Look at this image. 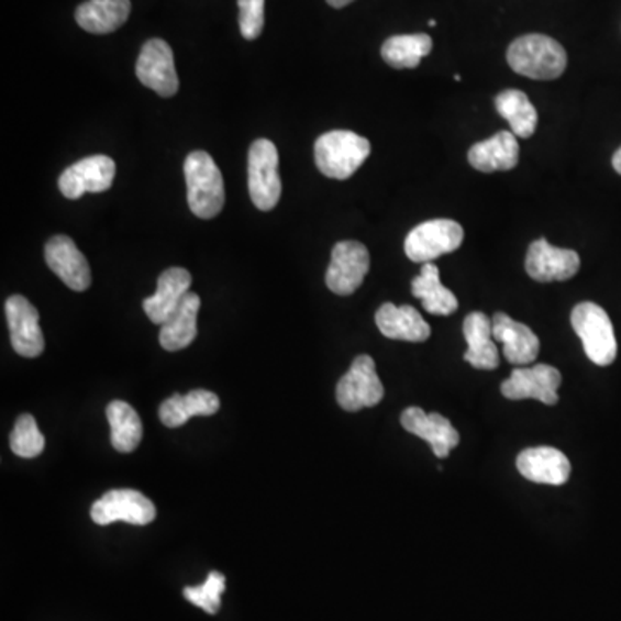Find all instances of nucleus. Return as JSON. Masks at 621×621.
<instances>
[{"label":"nucleus","mask_w":621,"mask_h":621,"mask_svg":"<svg viewBox=\"0 0 621 621\" xmlns=\"http://www.w3.org/2000/svg\"><path fill=\"white\" fill-rule=\"evenodd\" d=\"M190 211L201 220H211L225 206V181L213 157L204 151H193L184 165Z\"/></svg>","instance_id":"2"},{"label":"nucleus","mask_w":621,"mask_h":621,"mask_svg":"<svg viewBox=\"0 0 621 621\" xmlns=\"http://www.w3.org/2000/svg\"><path fill=\"white\" fill-rule=\"evenodd\" d=\"M220 409V397L209 390H192L187 396L166 399L159 408V418L168 429H178L193 417H211Z\"/></svg>","instance_id":"24"},{"label":"nucleus","mask_w":621,"mask_h":621,"mask_svg":"<svg viewBox=\"0 0 621 621\" xmlns=\"http://www.w3.org/2000/svg\"><path fill=\"white\" fill-rule=\"evenodd\" d=\"M468 351L465 362L477 369H496L499 366V351L492 341V321L484 313H469L463 323Z\"/></svg>","instance_id":"25"},{"label":"nucleus","mask_w":621,"mask_h":621,"mask_svg":"<svg viewBox=\"0 0 621 621\" xmlns=\"http://www.w3.org/2000/svg\"><path fill=\"white\" fill-rule=\"evenodd\" d=\"M135 73L144 87L160 97H173L180 87L171 47L160 38L145 42L141 56L136 59Z\"/></svg>","instance_id":"9"},{"label":"nucleus","mask_w":621,"mask_h":621,"mask_svg":"<svg viewBox=\"0 0 621 621\" xmlns=\"http://www.w3.org/2000/svg\"><path fill=\"white\" fill-rule=\"evenodd\" d=\"M45 447V439L42 435L35 418L32 414H21L16 425L11 433V451L20 457L41 456Z\"/></svg>","instance_id":"30"},{"label":"nucleus","mask_w":621,"mask_h":621,"mask_svg":"<svg viewBox=\"0 0 621 621\" xmlns=\"http://www.w3.org/2000/svg\"><path fill=\"white\" fill-rule=\"evenodd\" d=\"M9 332H11L12 350L23 357H36L44 353L45 341L38 311L23 296H12L5 301Z\"/></svg>","instance_id":"14"},{"label":"nucleus","mask_w":621,"mask_h":621,"mask_svg":"<svg viewBox=\"0 0 621 621\" xmlns=\"http://www.w3.org/2000/svg\"><path fill=\"white\" fill-rule=\"evenodd\" d=\"M496 109L508 121L511 132L520 138H530L537 130V109L533 108L525 92L504 90L496 97Z\"/></svg>","instance_id":"28"},{"label":"nucleus","mask_w":621,"mask_h":621,"mask_svg":"<svg viewBox=\"0 0 621 621\" xmlns=\"http://www.w3.org/2000/svg\"><path fill=\"white\" fill-rule=\"evenodd\" d=\"M508 63L521 77L556 80L565 73L568 56L563 45L551 36L530 33L509 45Z\"/></svg>","instance_id":"1"},{"label":"nucleus","mask_w":621,"mask_h":621,"mask_svg":"<svg viewBox=\"0 0 621 621\" xmlns=\"http://www.w3.org/2000/svg\"><path fill=\"white\" fill-rule=\"evenodd\" d=\"M239 24L247 41H256L265 29V0H239Z\"/></svg>","instance_id":"32"},{"label":"nucleus","mask_w":621,"mask_h":621,"mask_svg":"<svg viewBox=\"0 0 621 621\" xmlns=\"http://www.w3.org/2000/svg\"><path fill=\"white\" fill-rule=\"evenodd\" d=\"M432 36L426 33L393 35L381 45V57L396 69H413L432 53Z\"/></svg>","instance_id":"27"},{"label":"nucleus","mask_w":621,"mask_h":621,"mask_svg":"<svg viewBox=\"0 0 621 621\" xmlns=\"http://www.w3.org/2000/svg\"><path fill=\"white\" fill-rule=\"evenodd\" d=\"M435 24H437V21H435V20L429 21V26H435Z\"/></svg>","instance_id":"35"},{"label":"nucleus","mask_w":621,"mask_h":621,"mask_svg":"<svg viewBox=\"0 0 621 621\" xmlns=\"http://www.w3.org/2000/svg\"><path fill=\"white\" fill-rule=\"evenodd\" d=\"M201 311V297L189 292L177 311L160 325L159 342L163 350L175 351L189 347L197 337V317Z\"/></svg>","instance_id":"22"},{"label":"nucleus","mask_w":621,"mask_h":621,"mask_svg":"<svg viewBox=\"0 0 621 621\" xmlns=\"http://www.w3.org/2000/svg\"><path fill=\"white\" fill-rule=\"evenodd\" d=\"M469 165L478 171H509L520 160V145L513 132H499L487 141L478 142L468 153Z\"/></svg>","instance_id":"20"},{"label":"nucleus","mask_w":621,"mask_h":621,"mask_svg":"<svg viewBox=\"0 0 621 621\" xmlns=\"http://www.w3.org/2000/svg\"><path fill=\"white\" fill-rule=\"evenodd\" d=\"M45 263L75 292H84L92 284L89 260L68 235H56L47 242Z\"/></svg>","instance_id":"15"},{"label":"nucleus","mask_w":621,"mask_h":621,"mask_svg":"<svg viewBox=\"0 0 621 621\" xmlns=\"http://www.w3.org/2000/svg\"><path fill=\"white\" fill-rule=\"evenodd\" d=\"M384 385L378 378L373 357L362 354L354 359L350 372L337 385V402L345 411L356 413L363 408H373L384 399Z\"/></svg>","instance_id":"7"},{"label":"nucleus","mask_w":621,"mask_h":621,"mask_svg":"<svg viewBox=\"0 0 621 621\" xmlns=\"http://www.w3.org/2000/svg\"><path fill=\"white\" fill-rule=\"evenodd\" d=\"M401 425L406 432L429 442L435 456H450L451 451L459 444V433L451 421L439 413L426 414L421 408H408L402 411Z\"/></svg>","instance_id":"16"},{"label":"nucleus","mask_w":621,"mask_h":621,"mask_svg":"<svg viewBox=\"0 0 621 621\" xmlns=\"http://www.w3.org/2000/svg\"><path fill=\"white\" fill-rule=\"evenodd\" d=\"M248 193L260 211H271L280 201L278 151L268 138H257L248 148Z\"/></svg>","instance_id":"5"},{"label":"nucleus","mask_w":621,"mask_h":621,"mask_svg":"<svg viewBox=\"0 0 621 621\" xmlns=\"http://www.w3.org/2000/svg\"><path fill=\"white\" fill-rule=\"evenodd\" d=\"M492 337L501 342L502 353L511 365L526 366L537 359L541 350L537 335L508 314L497 313L492 318Z\"/></svg>","instance_id":"18"},{"label":"nucleus","mask_w":621,"mask_h":621,"mask_svg":"<svg viewBox=\"0 0 621 621\" xmlns=\"http://www.w3.org/2000/svg\"><path fill=\"white\" fill-rule=\"evenodd\" d=\"M111 444L118 453H133L142 441V421L132 406L124 401H113L108 406Z\"/></svg>","instance_id":"29"},{"label":"nucleus","mask_w":621,"mask_h":621,"mask_svg":"<svg viewBox=\"0 0 621 621\" xmlns=\"http://www.w3.org/2000/svg\"><path fill=\"white\" fill-rule=\"evenodd\" d=\"M114 160L104 154L85 157L69 166L59 177V190L66 199L77 201L84 193H101L113 187Z\"/></svg>","instance_id":"10"},{"label":"nucleus","mask_w":621,"mask_h":621,"mask_svg":"<svg viewBox=\"0 0 621 621\" xmlns=\"http://www.w3.org/2000/svg\"><path fill=\"white\" fill-rule=\"evenodd\" d=\"M368 271V248L362 242H339L332 251V260L326 271V285L337 296H351L362 287Z\"/></svg>","instance_id":"11"},{"label":"nucleus","mask_w":621,"mask_h":621,"mask_svg":"<svg viewBox=\"0 0 621 621\" xmlns=\"http://www.w3.org/2000/svg\"><path fill=\"white\" fill-rule=\"evenodd\" d=\"M525 268L535 281H565L577 275L580 256L572 248L554 247L545 239H539L529 247Z\"/></svg>","instance_id":"13"},{"label":"nucleus","mask_w":621,"mask_h":621,"mask_svg":"<svg viewBox=\"0 0 621 621\" xmlns=\"http://www.w3.org/2000/svg\"><path fill=\"white\" fill-rule=\"evenodd\" d=\"M562 373L554 366L535 365L533 368H517L501 385V392L511 401L537 399L547 406L557 404V389L562 387Z\"/></svg>","instance_id":"12"},{"label":"nucleus","mask_w":621,"mask_h":621,"mask_svg":"<svg viewBox=\"0 0 621 621\" xmlns=\"http://www.w3.org/2000/svg\"><path fill=\"white\" fill-rule=\"evenodd\" d=\"M572 326L580 337L594 365L610 366L617 359L618 344L613 323L601 306L580 302L572 311Z\"/></svg>","instance_id":"4"},{"label":"nucleus","mask_w":621,"mask_h":621,"mask_svg":"<svg viewBox=\"0 0 621 621\" xmlns=\"http://www.w3.org/2000/svg\"><path fill=\"white\" fill-rule=\"evenodd\" d=\"M411 290L420 299L426 313L435 317H450L456 313L459 306L456 296L441 284V271L433 263L423 265L420 275L411 284Z\"/></svg>","instance_id":"26"},{"label":"nucleus","mask_w":621,"mask_h":621,"mask_svg":"<svg viewBox=\"0 0 621 621\" xmlns=\"http://www.w3.org/2000/svg\"><path fill=\"white\" fill-rule=\"evenodd\" d=\"M226 578L220 572H211L204 584L199 587H185L184 596L187 601L201 608L206 613L217 614L220 611L221 594L225 592Z\"/></svg>","instance_id":"31"},{"label":"nucleus","mask_w":621,"mask_h":621,"mask_svg":"<svg viewBox=\"0 0 621 621\" xmlns=\"http://www.w3.org/2000/svg\"><path fill=\"white\" fill-rule=\"evenodd\" d=\"M90 517L101 526L111 525L114 521H126L130 525H148L156 518V506L138 490H111L93 502Z\"/></svg>","instance_id":"8"},{"label":"nucleus","mask_w":621,"mask_h":621,"mask_svg":"<svg viewBox=\"0 0 621 621\" xmlns=\"http://www.w3.org/2000/svg\"><path fill=\"white\" fill-rule=\"evenodd\" d=\"M326 2H329L332 8L342 9L345 8V5H350L354 0H326Z\"/></svg>","instance_id":"34"},{"label":"nucleus","mask_w":621,"mask_h":621,"mask_svg":"<svg viewBox=\"0 0 621 621\" xmlns=\"http://www.w3.org/2000/svg\"><path fill=\"white\" fill-rule=\"evenodd\" d=\"M132 12L130 0H87L78 5L75 18L85 32L108 35L121 29Z\"/></svg>","instance_id":"23"},{"label":"nucleus","mask_w":621,"mask_h":621,"mask_svg":"<svg viewBox=\"0 0 621 621\" xmlns=\"http://www.w3.org/2000/svg\"><path fill=\"white\" fill-rule=\"evenodd\" d=\"M465 241V230L454 220H429L414 226L404 242V253L414 263H432L454 253Z\"/></svg>","instance_id":"6"},{"label":"nucleus","mask_w":621,"mask_h":621,"mask_svg":"<svg viewBox=\"0 0 621 621\" xmlns=\"http://www.w3.org/2000/svg\"><path fill=\"white\" fill-rule=\"evenodd\" d=\"M192 277L185 268H169L157 278V290L144 301V311L148 320L163 325L177 311L185 296L190 292Z\"/></svg>","instance_id":"19"},{"label":"nucleus","mask_w":621,"mask_h":621,"mask_svg":"<svg viewBox=\"0 0 621 621\" xmlns=\"http://www.w3.org/2000/svg\"><path fill=\"white\" fill-rule=\"evenodd\" d=\"M375 321H377L381 335L392 341L425 342L429 341L430 333H432L429 323L413 306L397 308L387 302L378 309Z\"/></svg>","instance_id":"21"},{"label":"nucleus","mask_w":621,"mask_h":621,"mask_svg":"<svg viewBox=\"0 0 621 621\" xmlns=\"http://www.w3.org/2000/svg\"><path fill=\"white\" fill-rule=\"evenodd\" d=\"M613 168L618 175H621V147L618 148L617 153L613 156Z\"/></svg>","instance_id":"33"},{"label":"nucleus","mask_w":621,"mask_h":621,"mask_svg":"<svg viewBox=\"0 0 621 621\" xmlns=\"http://www.w3.org/2000/svg\"><path fill=\"white\" fill-rule=\"evenodd\" d=\"M517 468L521 477L544 486H563L572 475L568 457L562 451L547 445L521 451L517 459Z\"/></svg>","instance_id":"17"},{"label":"nucleus","mask_w":621,"mask_h":621,"mask_svg":"<svg viewBox=\"0 0 621 621\" xmlns=\"http://www.w3.org/2000/svg\"><path fill=\"white\" fill-rule=\"evenodd\" d=\"M372 144L350 130L323 133L314 144L318 169L333 180H347L365 165Z\"/></svg>","instance_id":"3"}]
</instances>
